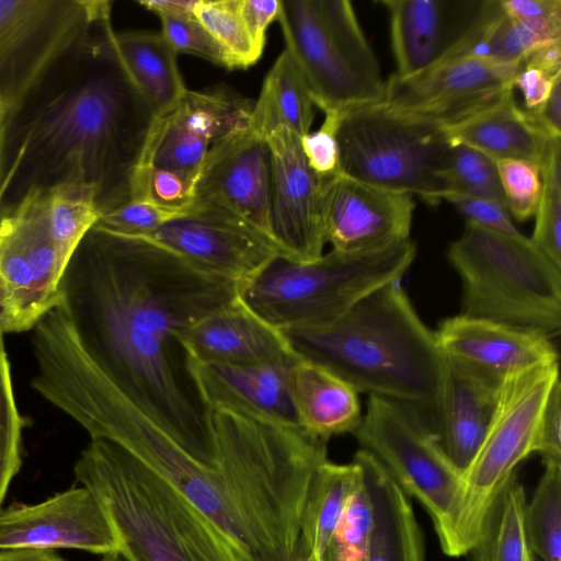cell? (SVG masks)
I'll return each mask as SVG.
<instances>
[{"mask_svg": "<svg viewBox=\"0 0 561 561\" xmlns=\"http://www.w3.org/2000/svg\"><path fill=\"white\" fill-rule=\"evenodd\" d=\"M253 105L252 100L226 90H187L171 108L156 115L134 176L172 178L194 199L195 186L210 148L244 128Z\"/></svg>", "mask_w": 561, "mask_h": 561, "instance_id": "obj_13", "label": "cell"}, {"mask_svg": "<svg viewBox=\"0 0 561 561\" xmlns=\"http://www.w3.org/2000/svg\"><path fill=\"white\" fill-rule=\"evenodd\" d=\"M416 255L405 240L366 252L331 250L310 263L274 260L239 289L254 313L284 332L333 322L358 300L390 282L401 279Z\"/></svg>", "mask_w": 561, "mask_h": 561, "instance_id": "obj_6", "label": "cell"}, {"mask_svg": "<svg viewBox=\"0 0 561 561\" xmlns=\"http://www.w3.org/2000/svg\"><path fill=\"white\" fill-rule=\"evenodd\" d=\"M0 561H67L50 549H0Z\"/></svg>", "mask_w": 561, "mask_h": 561, "instance_id": "obj_50", "label": "cell"}, {"mask_svg": "<svg viewBox=\"0 0 561 561\" xmlns=\"http://www.w3.org/2000/svg\"><path fill=\"white\" fill-rule=\"evenodd\" d=\"M158 16L162 25L161 33L176 54H193L231 69L230 61L225 51L197 21L195 15L173 16L159 14Z\"/></svg>", "mask_w": 561, "mask_h": 561, "instance_id": "obj_40", "label": "cell"}, {"mask_svg": "<svg viewBox=\"0 0 561 561\" xmlns=\"http://www.w3.org/2000/svg\"><path fill=\"white\" fill-rule=\"evenodd\" d=\"M293 363L201 364L187 359V369L208 410L230 409L298 425L289 393Z\"/></svg>", "mask_w": 561, "mask_h": 561, "instance_id": "obj_24", "label": "cell"}, {"mask_svg": "<svg viewBox=\"0 0 561 561\" xmlns=\"http://www.w3.org/2000/svg\"><path fill=\"white\" fill-rule=\"evenodd\" d=\"M336 140L342 174L428 205L444 201L453 147L445 128L376 103L344 113Z\"/></svg>", "mask_w": 561, "mask_h": 561, "instance_id": "obj_8", "label": "cell"}, {"mask_svg": "<svg viewBox=\"0 0 561 561\" xmlns=\"http://www.w3.org/2000/svg\"><path fill=\"white\" fill-rule=\"evenodd\" d=\"M197 0H142L139 4L159 14L193 16Z\"/></svg>", "mask_w": 561, "mask_h": 561, "instance_id": "obj_49", "label": "cell"}, {"mask_svg": "<svg viewBox=\"0 0 561 561\" xmlns=\"http://www.w3.org/2000/svg\"><path fill=\"white\" fill-rule=\"evenodd\" d=\"M559 378V364L506 376L484 439L461 474L456 526L459 554H468L495 496L533 453L535 432L547 396Z\"/></svg>", "mask_w": 561, "mask_h": 561, "instance_id": "obj_11", "label": "cell"}, {"mask_svg": "<svg viewBox=\"0 0 561 561\" xmlns=\"http://www.w3.org/2000/svg\"><path fill=\"white\" fill-rule=\"evenodd\" d=\"M98 39L122 65L156 115L171 108L187 91L178 67V54L162 33H117L107 22Z\"/></svg>", "mask_w": 561, "mask_h": 561, "instance_id": "obj_28", "label": "cell"}, {"mask_svg": "<svg viewBox=\"0 0 561 561\" xmlns=\"http://www.w3.org/2000/svg\"><path fill=\"white\" fill-rule=\"evenodd\" d=\"M443 179L445 196L463 194L490 199L506 208L496 161L477 149L453 145Z\"/></svg>", "mask_w": 561, "mask_h": 561, "instance_id": "obj_37", "label": "cell"}, {"mask_svg": "<svg viewBox=\"0 0 561 561\" xmlns=\"http://www.w3.org/2000/svg\"><path fill=\"white\" fill-rule=\"evenodd\" d=\"M541 196L530 241L561 268V140L550 142L540 164Z\"/></svg>", "mask_w": 561, "mask_h": 561, "instance_id": "obj_35", "label": "cell"}, {"mask_svg": "<svg viewBox=\"0 0 561 561\" xmlns=\"http://www.w3.org/2000/svg\"><path fill=\"white\" fill-rule=\"evenodd\" d=\"M286 50L324 116L379 103L378 60L347 0H279Z\"/></svg>", "mask_w": 561, "mask_h": 561, "instance_id": "obj_7", "label": "cell"}, {"mask_svg": "<svg viewBox=\"0 0 561 561\" xmlns=\"http://www.w3.org/2000/svg\"><path fill=\"white\" fill-rule=\"evenodd\" d=\"M51 239L36 196H24L0 214V328L33 329L60 298L69 263Z\"/></svg>", "mask_w": 561, "mask_h": 561, "instance_id": "obj_12", "label": "cell"}, {"mask_svg": "<svg viewBox=\"0 0 561 561\" xmlns=\"http://www.w3.org/2000/svg\"><path fill=\"white\" fill-rule=\"evenodd\" d=\"M175 253L194 267L239 289L279 257L264 236L231 218L198 210L141 237Z\"/></svg>", "mask_w": 561, "mask_h": 561, "instance_id": "obj_17", "label": "cell"}, {"mask_svg": "<svg viewBox=\"0 0 561 561\" xmlns=\"http://www.w3.org/2000/svg\"><path fill=\"white\" fill-rule=\"evenodd\" d=\"M240 10L253 43L263 51L266 30L278 15L279 0H240Z\"/></svg>", "mask_w": 561, "mask_h": 561, "instance_id": "obj_46", "label": "cell"}, {"mask_svg": "<svg viewBox=\"0 0 561 561\" xmlns=\"http://www.w3.org/2000/svg\"><path fill=\"white\" fill-rule=\"evenodd\" d=\"M296 561H314V560L309 558L307 554H305V553L299 551Z\"/></svg>", "mask_w": 561, "mask_h": 561, "instance_id": "obj_53", "label": "cell"}, {"mask_svg": "<svg viewBox=\"0 0 561 561\" xmlns=\"http://www.w3.org/2000/svg\"><path fill=\"white\" fill-rule=\"evenodd\" d=\"M192 206L242 222L273 243L268 218L270 151L266 138L249 123L210 148Z\"/></svg>", "mask_w": 561, "mask_h": 561, "instance_id": "obj_16", "label": "cell"}, {"mask_svg": "<svg viewBox=\"0 0 561 561\" xmlns=\"http://www.w3.org/2000/svg\"><path fill=\"white\" fill-rule=\"evenodd\" d=\"M353 435L360 449L422 505L443 552L460 557L456 526L461 473L440 448L430 415L419 407L370 396Z\"/></svg>", "mask_w": 561, "mask_h": 561, "instance_id": "obj_9", "label": "cell"}, {"mask_svg": "<svg viewBox=\"0 0 561 561\" xmlns=\"http://www.w3.org/2000/svg\"><path fill=\"white\" fill-rule=\"evenodd\" d=\"M342 117V116H341ZM339 116H324L320 128L300 138V145L310 169L321 178L341 173L336 140Z\"/></svg>", "mask_w": 561, "mask_h": 561, "instance_id": "obj_42", "label": "cell"}, {"mask_svg": "<svg viewBox=\"0 0 561 561\" xmlns=\"http://www.w3.org/2000/svg\"><path fill=\"white\" fill-rule=\"evenodd\" d=\"M444 201L455 205L468 222L505 234H520L507 209L496 202L463 194H448Z\"/></svg>", "mask_w": 561, "mask_h": 561, "instance_id": "obj_44", "label": "cell"}, {"mask_svg": "<svg viewBox=\"0 0 561 561\" xmlns=\"http://www.w3.org/2000/svg\"><path fill=\"white\" fill-rule=\"evenodd\" d=\"M373 504L374 527L367 561H425L422 529L409 496L367 451L353 457Z\"/></svg>", "mask_w": 561, "mask_h": 561, "instance_id": "obj_27", "label": "cell"}, {"mask_svg": "<svg viewBox=\"0 0 561 561\" xmlns=\"http://www.w3.org/2000/svg\"><path fill=\"white\" fill-rule=\"evenodd\" d=\"M560 80L561 76L550 77L537 68L524 65L514 78L513 87L520 90L525 110L535 112L546 103L554 84Z\"/></svg>", "mask_w": 561, "mask_h": 561, "instance_id": "obj_45", "label": "cell"}, {"mask_svg": "<svg viewBox=\"0 0 561 561\" xmlns=\"http://www.w3.org/2000/svg\"><path fill=\"white\" fill-rule=\"evenodd\" d=\"M525 65L537 68L550 77L561 76V41L539 47L526 59Z\"/></svg>", "mask_w": 561, "mask_h": 561, "instance_id": "obj_48", "label": "cell"}, {"mask_svg": "<svg viewBox=\"0 0 561 561\" xmlns=\"http://www.w3.org/2000/svg\"><path fill=\"white\" fill-rule=\"evenodd\" d=\"M289 393L298 426L312 436L328 442L360 424L358 392L314 362L299 357L291 364Z\"/></svg>", "mask_w": 561, "mask_h": 561, "instance_id": "obj_26", "label": "cell"}, {"mask_svg": "<svg viewBox=\"0 0 561 561\" xmlns=\"http://www.w3.org/2000/svg\"><path fill=\"white\" fill-rule=\"evenodd\" d=\"M533 453H538L543 465L561 463V383L552 385L538 419Z\"/></svg>", "mask_w": 561, "mask_h": 561, "instance_id": "obj_43", "label": "cell"}, {"mask_svg": "<svg viewBox=\"0 0 561 561\" xmlns=\"http://www.w3.org/2000/svg\"><path fill=\"white\" fill-rule=\"evenodd\" d=\"M504 13L547 41H561V0H501Z\"/></svg>", "mask_w": 561, "mask_h": 561, "instance_id": "obj_41", "label": "cell"}, {"mask_svg": "<svg viewBox=\"0 0 561 561\" xmlns=\"http://www.w3.org/2000/svg\"><path fill=\"white\" fill-rule=\"evenodd\" d=\"M325 241L342 252H366L411 239L415 202L342 173L322 178Z\"/></svg>", "mask_w": 561, "mask_h": 561, "instance_id": "obj_19", "label": "cell"}, {"mask_svg": "<svg viewBox=\"0 0 561 561\" xmlns=\"http://www.w3.org/2000/svg\"><path fill=\"white\" fill-rule=\"evenodd\" d=\"M31 193L36 196L51 239L71 256L99 219L93 191L82 184L62 183Z\"/></svg>", "mask_w": 561, "mask_h": 561, "instance_id": "obj_32", "label": "cell"}, {"mask_svg": "<svg viewBox=\"0 0 561 561\" xmlns=\"http://www.w3.org/2000/svg\"><path fill=\"white\" fill-rule=\"evenodd\" d=\"M444 357L443 381L432 425L444 454L462 474L484 439L504 378Z\"/></svg>", "mask_w": 561, "mask_h": 561, "instance_id": "obj_22", "label": "cell"}, {"mask_svg": "<svg viewBox=\"0 0 561 561\" xmlns=\"http://www.w3.org/2000/svg\"><path fill=\"white\" fill-rule=\"evenodd\" d=\"M529 113L550 137H561V80L554 84L546 103Z\"/></svg>", "mask_w": 561, "mask_h": 561, "instance_id": "obj_47", "label": "cell"}, {"mask_svg": "<svg viewBox=\"0 0 561 561\" xmlns=\"http://www.w3.org/2000/svg\"><path fill=\"white\" fill-rule=\"evenodd\" d=\"M435 335L445 356L500 378L537 366L559 364L551 339L502 322L459 313L444 319Z\"/></svg>", "mask_w": 561, "mask_h": 561, "instance_id": "obj_21", "label": "cell"}, {"mask_svg": "<svg viewBox=\"0 0 561 561\" xmlns=\"http://www.w3.org/2000/svg\"><path fill=\"white\" fill-rule=\"evenodd\" d=\"M543 472L524 510L529 545L542 561H561V463L543 465Z\"/></svg>", "mask_w": 561, "mask_h": 561, "instance_id": "obj_33", "label": "cell"}, {"mask_svg": "<svg viewBox=\"0 0 561 561\" xmlns=\"http://www.w3.org/2000/svg\"><path fill=\"white\" fill-rule=\"evenodd\" d=\"M360 476L359 466L325 460L313 479L300 526L299 551L314 561H323L348 497Z\"/></svg>", "mask_w": 561, "mask_h": 561, "instance_id": "obj_30", "label": "cell"}, {"mask_svg": "<svg viewBox=\"0 0 561 561\" xmlns=\"http://www.w3.org/2000/svg\"><path fill=\"white\" fill-rule=\"evenodd\" d=\"M239 287L142 238L93 226L60 284L58 310L101 371L198 468L215 458L209 410L180 335Z\"/></svg>", "mask_w": 561, "mask_h": 561, "instance_id": "obj_1", "label": "cell"}, {"mask_svg": "<svg viewBox=\"0 0 561 561\" xmlns=\"http://www.w3.org/2000/svg\"><path fill=\"white\" fill-rule=\"evenodd\" d=\"M111 11L108 0H0V123Z\"/></svg>", "mask_w": 561, "mask_h": 561, "instance_id": "obj_10", "label": "cell"}, {"mask_svg": "<svg viewBox=\"0 0 561 561\" xmlns=\"http://www.w3.org/2000/svg\"><path fill=\"white\" fill-rule=\"evenodd\" d=\"M9 485L0 478V508L8 493Z\"/></svg>", "mask_w": 561, "mask_h": 561, "instance_id": "obj_52", "label": "cell"}, {"mask_svg": "<svg viewBox=\"0 0 561 561\" xmlns=\"http://www.w3.org/2000/svg\"><path fill=\"white\" fill-rule=\"evenodd\" d=\"M460 277L461 313L539 332L561 329V268L525 236L466 221L447 250Z\"/></svg>", "mask_w": 561, "mask_h": 561, "instance_id": "obj_5", "label": "cell"}, {"mask_svg": "<svg viewBox=\"0 0 561 561\" xmlns=\"http://www.w3.org/2000/svg\"><path fill=\"white\" fill-rule=\"evenodd\" d=\"M90 438L75 476L101 503L130 561H243L172 485L118 444Z\"/></svg>", "mask_w": 561, "mask_h": 561, "instance_id": "obj_4", "label": "cell"}, {"mask_svg": "<svg viewBox=\"0 0 561 561\" xmlns=\"http://www.w3.org/2000/svg\"><path fill=\"white\" fill-rule=\"evenodd\" d=\"M12 548H71L104 556L119 546L101 503L82 485L37 504L1 507L0 549Z\"/></svg>", "mask_w": 561, "mask_h": 561, "instance_id": "obj_18", "label": "cell"}, {"mask_svg": "<svg viewBox=\"0 0 561 561\" xmlns=\"http://www.w3.org/2000/svg\"><path fill=\"white\" fill-rule=\"evenodd\" d=\"M283 333L300 357L357 392L419 407L433 420L445 357L400 279L376 288L331 323Z\"/></svg>", "mask_w": 561, "mask_h": 561, "instance_id": "obj_3", "label": "cell"}, {"mask_svg": "<svg viewBox=\"0 0 561 561\" xmlns=\"http://www.w3.org/2000/svg\"><path fill=\"white\" fill-rule=\"evenodd\" d=\"M99 31L0 123V214L62 183L90 187L100 214L131 199L156 113L100 45Z\"/></svg>", "mask_w": 561, "mask_h": 561, "instance_id": "obj_2", "label": "cell"}, {"mask_svg": "<svg viewBox=\"0 0 561 561\" xmlns=\"http://www.w3.org/2000/svg\"><path fill=\"white\" fill-rule=\"evenodd\" d=\"M194 15L227 55L231 69L247 68L261 57L240 10V0H197Z\"/></svg>", "mask_w": 561, "mask_h": 561, "instance_id": "obj_34", "label": "cell"}, {"mask_svg": "<svg viewBox=\"0 0 561 561\" xmlns=\"http://www.w3.org/2000/svg\"><path fill=\"white\" fill-rule=\"evenodd\" d=\"M524 486L516 473L502 486L469 552L473 561H536L524 524Z\"/></svg>", "mask_w": 561, "mask_h": 561, "instance_id": "obj_31", "label": "cell"}, {"mask_svg": "<svg viewBox=\"0 0 561 561\" xmlns=\"http://www.w3.org/2000/svg\"><path fill=\"white\" fill-rule=\"evenodd\" d=\"M389 14L399 78L451 59L485 15L491 0H380Z\"/></svg>", "mask_w": 561, "mask_h": 561, "instance_id": "obj_20", "label": "cell"}, {"mask_svg": "<svg viewBox=\"0 0 561 561\" xmlns=\"http://www.w3.org/2000/svg\"><path fill=\"white\" fill-rule=\"evenodd\" d=\"M101 561H130L129 558L121 550H114L102 557Z\"/></svg>", "mask_w": 561, "mask_h": 561, "instance_id": "obj_51", "label": "cell"}, {"mask_svg": "<svg viewBox=\"0 0 561 561\" xmlns=\"http://www.w3.org/2000/svg\"><path fill=\"white\" fill-rule=\"evenodd\" d=\"M192 213L162 207L146 201L131 199L116 208L101 213L94 226L111 233L141 238L167 222Z\"/></svg>", "mask_w": 561, "mask_h": 561, "instance_id": "obj_39", "label": "cell"}, {"mask_svg": "<svg viewBox=\"0 0 561 561\" xmlns=\"http://www.w3.org/2000/svg\"><path fill=\"white\" fill-rule=\"evenodd\" d=\"M513 90H507L490 107L446 129L448 139L451 145L469 146L495 161L527 160L540 168L554 138L517 105Z\"/></svg>", "mask_w": 561, "mask_h": 561, "instance_id": "obj_25", "label": "cell"}, {"mask_svg": "<svg viewBox=\"0 0 561 561\" xmlns=\"http://www.w3.org/2000/svg\"><path fill=\"white\" fill-rule=\"evenodd\" d=\"M186 359L201 364L293 363L300 356L285 334L238 297L179 337Z\"/></svg>", "mask_w": 561, "mask_h": 561, "instance_id": "obj_23", "label": "cell"}, {"mask_svg": "<svg viewBox=\"0 0 561 561\" xmlns=\"http://www.w3.org/2000/svg\"><path fill=\"white\" fill-rule=\"evenodd\" d=\"M373 527V504L360 469L323 561H367Z\"/></svg>", "mask_w": 561, "mask_h": 561, "instance_id": "obj_36", "label": "cell"}, {"mask_svg": "<svg viewBox=\"0 0 561 561\" xmlns=\"http://www.w3.org/2000/svg\"><path fill=\"white\" fill-rule=\"evenodd\" d=\"M314 107L297 65L285 49L264 79L249 125L265 138L278 125L301 138L310 133Z\"/></svg>", "mask_w": 561, "mask_h": 561, "instance_id": "obj_29", "label": "cell"}, {"mask_svg": "<svg viewBox=\"0 0 561 561\" xmlns=\"http://www.w3.org/2000/svg\"><path fill=\"white\" fill-rule=\"evenodd\" d=\"M507 211L525 221L536 215L541 196V175L538 164L518 159L496 161Z\"/></svg>", "mask_w": 561, "mask_h": 561, "instance_id": "obj_38", "label": "cell"}, {"mask_svg": "<svg viewBox=\"0 0 561 561\" xmlns=\"http://www.w3.org/2000/svg\"><path fill=\"white\" fill-rule=\"evenodd\" d=\"M270 151V231L279 256L310 263L327 243L323 179L307 163L300 137L283 125L266 136Z\"/></svg>", "mask_w": 561, "mask_h": 561, "instance_id": "obj_15", "label": "cell"}, {"mask_svg": "<svg viewBox=\"0 0 561 561\" xmlns=\"http://www.w3.org/2000/svg\"><path fill=\"white\" fill-rule=\"evenodd\" d=\"M524 65L461 57L408 78L392 73L386 80L379 104L448 129L490 107L507 90L514 89V78Z\"/></svg>", "mask_w": 561, "mask_h": 561, "instance_id": "obj_14", "label": "cell"}]
</instances>
